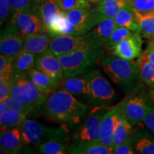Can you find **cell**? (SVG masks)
<instances>
[{
    "instance_id": "cell-1",
    "label": "cell",
    "mask_w": 154,
    "mask_h": 154,
    "mask_svg": "<svg viewBox=\"0 0 154 154\" xmlns=\"http://www.w3.org/2000/svg\"><path fill=\"white\" fill-rule=\"evenodd\" d=\"M88 109L87 105L61 88L50 94L42 111L47 120L74 125L82 121Z\"/></svg>"
},
{
    "instance_id": "cell-2",
    "label": "cell",
    "mask_w": 154,
    "mask_h": 154,
    "mask_svg": "<svg viewBox=\"0 0 154 154\" xmlns=\"http://www.w3.org/2000/svg\"><path fill=\"white\" fill-rule=\"evenodd\" d=\"M57 57L64 78H68L91 70L104 58L105 51L101 47H87Z\"/></svg>"
},
{
    "instance_id": "cell-3",
    "label": "cell",
    "mask_w": 154,
    "mask_h": 154,
    "mask_svg": "<svg viewBox=\"0 0 154 154\" xmlns=\"http://www.w3.org/2000/svg\"><path fill=\"white\" fill-rule=\"evenodd\" d=\"M103 72L116 84L134 91L140 80L137 61L126 60L113 55L103 58L101 61Z\"/></svg>"
},
{
    "instance_id": "cell-4",
    "label": "cell",
    "mask_w": 154,
    "mask_h": 154,
    "mask_svg": "<svg viewBox=\"0 0 154 154\" xmlns=\"http://www.w3.org/2000/svg\"><path fill=\"white\" fill-rule=\"evenodd\" d=\"M11 96L15 98L31 111V115L43 110L49 94L38 88L28 74L11 75Z\"/></svg>"
},
{
    "instance_id": "cell-5",
    "label": "cell",
    "mask_w": 154,
    "mask_h": 154,
    "mask_svg": "<svg viewBox=\"0 0 154 154\" xmlns=\"http://www.w3.org/2000/svg\"><path fill=\"white\" fill-rule=\"evenodd\" d=\"M24 147L31 145L39 146L49 140L68 142L69 135L64 127H49L37 121L27 119L20 127Z\"/></svg>"
},
{
    "instance_id": "cell-6",
    "label": "cell",
    "mask_w": 154,
    "mask_h": 154,
    "mask_svg": "<svg viewBox=\"0 0 154 154\" xmlns=\"http://www.w3.org/2000/svg\"><path fill=\"white\" fill-rule=\"evenodd\" d=\"M87 47H99L89 32L84 35L53 36L47 51L59 56Z\"/></svg>"
},
{
    "instance_id": "cell-7",
    "label": "cell",
    "mask_w": 154,
    "mask_h": 154,
    "mask_svg": "<svg viewBox=\"0 0 154 154\" xmlns=\"http://www.w3.org/2000/svg\"><path fill=\"white\" fill-rule=\"evenodd\" d=\"M88 81L91 93L88 101L93 105L106 106L113 101L115 91L99 70H90L84 75Z\"/></svg>"
},
{
    "instance_id": "cell-8",
    "label": "cell",
    "mask_w": 154,
    "mask_h": 154,
    "mask_svg": "<svg viewBox=\"0 0 154 154\" xmlns=\"http://www.w3.org/2000/svg\"><path fill=\"white\" fill-rule=\"evenodd\" d=\"M149 98L140 94L128 96L117 106L119 116L128 121L133 126L143 124Z\"/></svg>"
},
{
    "instance_id": "cell-9",
    "label": "cell",
    "mask_w": 154,
    "mask_h": 154,
    "mask_svg": "<svg viewBox=\"0 0 154 154\" xmlns=\"http://www.w3.org/2000/svg\"><path fill=\"white\" fill-rule=\"evenodd\" d=\"M109 110L106 106H99L92 111L82 126L74 133L73 142L86 143L99 140L100 125L103 116Z\"/></svg>"
},
{
    "instance_id": "cell-10",
    "label": "cell",
    "mask_w": 154,
    "mask_h": 154,
    "mask_svg": "<svg viewBox=\"0 0 154 154\" xmlns=\"http://www.w3.org/2000/svg\"><path fill=\"white\" fill-rule=\"evenodd\" d=\"M24 39L19 34L18 27L13 21L9 20L2 30L0 38L1 54L15 57L23 50Z\"/></svg>"
},
{
    "instance_id": "cell-11",
    "label": "cell",
    "mask_w": 154,
    "mask_h": 154,
    "mask_svg": "<svg viewBox=\"0 0 154 154\" xmlns=\"http://www.w3.org/2000/svg\"><path fill=\"white\" fill-rule=\"evenodd\" d=\"M32 7L19 11L10 19L16 24L19 34L24 38L46 31L41 19L34 12Z\"/></svg>"
},
{
    "instance_id": "cell-12",
    "label": "cell",
    "mask_w": 154,
    "mask_h": 154,
    "mask_svg": "<svg viewBox=\"0 0 154 154\" xmlns=\"http://www.w3.org/2000/svg\"><path fill=\"white\" fill-rule=\"evenodd\" d=\"M65 14L67 19L79 29L82 35L88 33L106 17L91 8L74 9L65 11Z\"/></svg>"
},
{
    "instance_id": "cell-13",
    "label": "cell",
    "mask_w": 154,
    "mask_h": 154,
    "mask_svg": "<svg viewBox=\"0 0 154 154\" xmlns=\"http://www.w3.org/2000/svg\"><path fill=\"white\" fill-rule=\"evenodd\" d=\"M143 40L139 33L134 32L131 36H127L115 46L111 52L126 60H134L142 54Z\"/></svg>"
},
{
    "instance_id": "cell-14",
    "label": "cell",
    "mask_w": 154,
    "mask_h": 154,
    "mask_svg": "<svg viewBox=\"0 0 154 154\" xmlns=\"http://www.w3.org/2000/svg\"><path fill=\"white\" fill-rule=\"evenodd\" d=\"M36 69L61 82L63 78V71L57 56L47 51L36 55Z\"/></svg>"
},
{
    "instance_id": "cell-15",
    "label": "cell",
    "mask_w": 154,
    "mask_h": 154,
    "mask_svg": "<svg viewBox=\"0 0 154 154\" xmlns=\"http://www.w3.org/2000/svg\"><path fill=\"white\" fill-rule=\"evenodd\" d=\"M1 153H19L24 148L20 127L1 130Z\"/></svg>"
},
{
    "instance_id": "cell-16",
    "label": "cell",
    "mask_w": 154,
    "mask_h": 154,
    "mask_svg": "<svg viewBox=\"0 0 154 154\" xmlns=\"http://www.w3.org/2000/svg\"><path fill=\"white\" fill-rule=\"evenodd\" d=\"M32 9L41 19L44 29L47 32H48V29L56 16L61 10L58 6L56 0H36Z\"/></svg>"
},
{
    "instance_id": "cell-17",
    "label": "cell",
    "mask_w": 154,
    "mask_h": 154,
    "mask_svg": "<svg viewBox=\"0 0 154 154\" xmlns=\"http://www.w3.org/2000/svg\"><path fill=\"white\" fill-rule=\"evenodd\" d=\"M61 88L69 92L74 96H79L89 100L91 88L88 81L84 76H77L63 79L61 81Z\"/></svg>"
},
{
    "instance_id": "cell-18",
    "label": "cell",
    "mask_w": 154,
    "mask_h": 154,
    "mask_svg": "<svg viewBox=\"0 0 154 154\" xmlns=\"http://www.w3.org/2000/svg\"><path fill=\"white\" fill-rule=\"evenodd\" d=\"M134 149L136 153L154 154V134L138 127L132 136Z\"/></svg>"
},
{
    "instance_id": "cell-19",
    "label": "cell",
    "mask_w": 154,
    "mask_h": 154,
    "mask_svg": "<svg viewBox=\"0 0 154 154\" xmlns=\"http://www.w3.org/2000/svg\"><path fill=\"white\" fill-rule=\"evenodd\" d=\"M116 26L117 25L113 18L104 17L95 27L89 31V33L98 47L104 48Z\"/></svg>"
},
{
    "instance_id": "cell-20",
    "label": "cell",
    "mask_w": 154,
    "mask_h": 154,
    "mask_svg": "<svg viewBox=\"0 0 154 154\" xmlns=\"http://www.w3.org/2000/svg\"><path fill=\"white\" fill-rule=\"evenodd\" d=\"M48 32L52 36L82 35V32L67 19L65 11L61 10L49 26Z\"/></svg>"
},
{
    "instance_id": "cell-21",
    "label": "cell",
    "mask_w": 154,
    "mask_h": 154,
    "mask_svg": "<svg viewBox=\"0 0 154 154\" xmlns=\"http://www.w3.org/2000/svg\"><path fill=\"white\" fill-rule=\"evenodd\" d=\"M53 36L47 31L25 37L23 50L37 55L47 51Z\"/></svg>"
},
{
    "instance_id": "cell-22",
    "label": "cell",
    "mask_w": 154,
    "mask_h": 154,
    "mask_svg": "<svg viewBox=\"0 0 154 154\" xmlns=\"http://www.w3.org/2000/svg\"><path fill=\"white\" fill-rule=\"evenodd\" d=\"M70 153L112 154L113 153V149L104 145L99 140L86 143L72 142L70 145Z\"/></svg>"
},
{
    "instance_id": "cell-23",
    "label": "cell",
    "mask_w": 154,
    "mask_h": 154,
    "mask_svg": "<svg viewBox=\"0 0 154 154\" xmlns=\"http://www.w3.org/2000/svg\"><path fill=\"white\" fill-rule=\"evenodd\" d=\"M29 76L34 82L36 86L44 93L51 94L56 91L59 86V82H58L52 77L41 72L35 67L32 69L28 73Z\"/></svg>"
},
{
    "instance_id": "cell-24",
    "label": "cell",
    "mask_w": 154,
    "mask_h": 154,
    "mask_svg": "<svg viewBox=\"0 0 154 154\" xmlns=\"http://www.w3.org/2000/svg\"><path fill=\"white\" fill-rule=\"evenodd\" d=\"M36 54L22 50L13 60V69L11 75L28 74L35 66Z\"/></svg>"
},
{
    "instance_id": "cell-25",
    "label": "cell",
    "mask_w": 154,
    "mask_h": 154,
    "mask_svg": "<svg viewBox=\"0 0 154 154\" xmlns=\"http://www.w3.org/2000/svg\"><path fill=\"white\" fill-rule=\"evenodd\" d=\"M119 116V113L116 106L109 109V110L105 113L99 128V138L100 141L113 136Z\"/></svg>"
},
{
    "instance_id": "cell-26",
    "label": "cell",
    "mask_w": 154,
    "mask_h": 154,
    "mask_svg": "<svg viewBox=\"0 0 154 154\" xmlns=\"http://www.w3.org/2000/svg\"><path fill=\"white\" fill-rule=\"evenodd\" d=\"M113 19L118 26L126 28L132 32L140 34V28L136 21L135 14L131 6L121 9Z\"/></svg>"
},
{
    "instance_id": "cell-27",
    "label": "cell",
    "mask_w": 154,
    "mask_h": 154,
    "mask_svg": "<svg viewBox=\"0 0 154 154\" xmlns=\"http://www.w3.org/2000/svg\"><path fill=\"white\" fill-rule=\"evenodd\" d=\"M96 10L103 16L114 18L121 9L130 7L129 0H100Z\"/></svg>"
},
{
    "instance_id": "cell-28",
    "label": "cell",
    "mask_w": 154,
    "mask_h": 154,
    "mask_svg": "<svg viewBox=\"0 0 154 154\" xmlns=\"http://www.w3.org/2000/svg\"><path fill=\"white\" fill-rule=\"evenodd\" d=\"M29 114L22 111L7 110L0 113L1 130L21 127Z\"/></svg>"
},
{
    "instance_id": "cell-29",
    "label": "cell",
    "mask_w": 154,
    "mask_h": 154,
    "mask_svg": "<svg viewBox=\"0 0 154 154\" xmlns=\"http://www.w3.org/2000/svg\"><path fill=\"white\" fill-rule=\"evenodd\" d=\"M137 61L141 82L154 89V63L150 60L144 51Z\"/></svg>"
},
{
    "instance_id": "cell-30",
    "label": "cell",
    "mask_w": 154,
    "mask_h": 154,
    "mask_svg": "<svg viewBox=\"0 0 154 154\" xmlns=\"http://www.w3.org/2000/svg\"><path fill=\"white\" fill-rule=\"evenodd\" d=\"M134 131V126L128 121L119 116L113 132V149L128 140L131 136Z\"/></svg>"
},
{
    "instance_id": "cell-31",
    "label": "cell",
    "mask_w": 154,
    "mask_h": 154,
    "mask_svg": "<svg viewBox=\"0 0 154 154\" xmlns=\"http://www.w3.org/2000/svg\"><path fill=\"white\" fill-rule=\"evenodd\" d=\"M133 11L140 28V34L148 38L153 37L154 36V13H141L134 9Z\"/></svg>"
},
{
    "instance_id": "cell-32",
    "label": "cell",
    "mask_w": 154,
    "mask_h": 154,
    "mask_svg": "<svg viewBox=\"0 0 154 154\" xmlns=\"http://www.w3.org/2000/svg\"><path fill=\"white\" fill-rule=\"evenodd\" d=\"M38 152L43 154L70 153V146L68 142L49 140L38 146Z\"/></svg>"
},
{
    "instance_id": "cell-33",
    "label": "cell",
    "mask_w": 154,
    "mask_h": 154,
    "mask_svg": "<svg viewBox=\"0 0 154 154\" xmlns=\"http://www.w3.org/2000/svg\"><path fill=\"white\" fill-rule=\"evenodd\" d=\"M133 34H134V32H132V31L126 28L117 26L115 28V29L113 30V33L111 34L107 43L106 44L104 49L108 50V51H112L113 48L115 47V46L117 44L119 43L124 38L131 36Z\"/></svg>"
},
{
    "instance_id": "cell-34",
    "label": "cell",
    "mask_w": 154,
    "mask_h": 154,
    "mask_svg": "<svg viewBox=\"0 0 154 154\" xmlns=\"http://www.w3.org/2000/svg\"><path fill=\"white\" fill-rule=\"evenodd\" d=\"M7 110L22 111V112H26L29 115H31L30 109L26 106L23 104L22 102L18 101L12 96H10L5 101L0 102V113Z\"/></svg>"
},
{
    "instance_id": "cell-35",
    "label": "cell",
    "mask_w": 154,
    "mask_h": 154,
    "mask_svg": "<svg viewBox=\"0 0 154 154\" xmlns=\"http://www.w3.org/2000/svg\"><path fill=\"white\" fill-rule=\"evenodd\" d=\"M14 58L3 54L0 56V82H5L11 78Z\"/></svg>"
},
{
    "instance_id": "cell-36",
    "label": "cell",
    "mask_w": 154,
    "mask_h": 154,
    "mask_svg": "<svg viewBox=\"0 0 154 154\" xmlns=\"http://www.w3.org/2000/svg\"><path fill=\"white\" fill-rule=\"evenodd\" d=\"M61 10L69 11L77 8H91V2L88 0H56Z\"/></svg>"
},
{
    "instance_id": "cell-37",
    "label": "cell",
    "mask_w": 154,
    "mask_h": 154,
    "mask_svg": "<svg viewBox=\"0 0 154 154\" xmlns=\"http://www.w3.org/2000/svg\"><path fill=\"white\" fill-rule=\"evenodd\" d=\"M130 5L134 10L141 13L154 11V0H130Z\"/></svg>"
},
{
    "instance_id": "cell-38",
    "label": "cell",
    "mask_w": 154,
    "mask_h": 154,
    "mask_svg": "<svg viewBox=\"0 0 154 154\" xmlns=\"http://www.w3.org/2000/svg\"><path fill=\"white\" fill-rule=\"evenodd\" d=\"M143 124L154 134V98L148 99Z\"/></svg>"
},
{
    "instance_id": "cell-39",
    "label": "cell",
    "mask_w": 154,
    "mask_h": 154,
    "mask_svg": "<svg viewBox=\"0 0 154 154\" xmlns=\"http://www.w3.org/2000/svg\"><path fill=\"white\" fill-rule=\"evenodd\" d=\"M35 1L36 0H7L11 9V17L19 11L32 7Z\"/></svg>"
},
{
    "instance_id": "cell-40",
    "label": "cell",
    "mask_w": 154,
    "mask_h": 154,
    "mask_svg": "<svg viewBox=\"0 0 154 154\" xmlns=\"http://www.w3.org/2000/svg\"><path fill=\"white\" fill-rule=\"evenodd\" d=\"M132 136V135H131ZM113 153L115 154H134L136 153L133 146L131 136L126 141L113 149Z\"/></svg>"
},
{
    "instance_id": "cell-41",
    "label": "cell",
    "mask_w": 154,
    "mask_h": 154,
    "mask_svg": "<svg viewBox=\"0 0 154 154\" xmlns=\"http://www.w3.org/2000/svg\"><path fill=\"white\" fill-rule=\"evenodd\" d=\"M11 15V9L7 0H0V22L1 26L10 20L9 16Z\"/></svg>"
},
{
    "instance_id": "cell-42",
    "label": "cell",
    "mask_w": 154,
    "mask_h": 154,
    "mask_svg": "<svg viewBox=\"0 0 154 154\" xmlns=\"http://www.w3.org/2000/svg\"><path fill=\"white\" fill-rule=\"evenodd\" d=\"M11 79L0 82V102L3 101L11 96Z\"/></svg>"
},
{
    "instance_id": "cell-43",
    "label": "cell",
    "mask_w": 154,
    "mask_h": 154,
    "mask_svg": "<svg viewBox=\"0 0 154 154\" xmlns=\"http://www.w3.org/2000/svg\"><path fill=\"white\" fill-rule=\"evenodd\" d=\"M144 53L146 54L150 60L154 63V48L149 44L147 49L144 51Z\"/></svg>"
},
{
    "instance_id": "cell-44",
    "label": "cell",
    "mask_w": 154,
    "mask_h": 154,
    "mask_svg": "<svg viewBox=\"0 0 154 154\" xmlns=\"http://www.w3.org/2000/svg\"><path fill=\"white\" fill-rule=\"evenodd\" d=\"M149 45H151L152 47L154 48V36L153 37H151V38H149Z\"/></svg>"
},
{
    "instance_id": "cell-45",
    "label": "cell",
    "mask_w": 154,
    "mask_h": 154,
    "mask_svg": "<svg viewBox=\"0 0 154 154\" xmlns=\"http://www.w3.org/2000/svg\"><path fill=\"white\" fill-rule=\"evenodd\" d=\"M89 2H99L100 0H88Z\"/></svg>"
},
{
    "instance_id": "cell-46",
    "label": "cell",
    "mask_w": 154,
    "mask_h": 154,
    "mask_svg": "<svg viewBox=\"0 0 154 154\" xmlns=\"http://www.w3.org/2000/svg\"><path fill=\"white\" fill-rule=\"evenodd\" d=\"M151 97L154 98V90H153V91H151Z\"/></svg>"
},
{
    "instance_id": "cell-47",
    "label": "cell",
    "mask_w": 154,
    "mask_h": 154,
    "mask_svg": "<svg viewBox=\"0 0 154 154\" xmlns=\"http://www.w3.org/2000/svg\"><path fill=\"white\" fill-rule=\"evenodd\" d=\"M153 13H154V11H153Z\"/></svg>"
},
{
    "instance_id": "cell-48",
    "label": "cell",
    "mask_w": 154,
    "mask_h": 154,
    "mask_svg": "<svg viewBox=\"0 0 154 154\" xmlns=\"http://www.w3.org/2000/svg\"><path fill=\"white\" fill-rule=\"evenodd\" d=\"M129 1H130V0H129Z\"/></svg>"
}]
</instances>
